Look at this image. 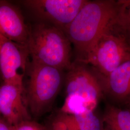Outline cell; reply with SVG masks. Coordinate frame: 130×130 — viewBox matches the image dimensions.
I'll return each mask as SVG.
<instances>
[{
    "mask_svg": "<svg viewBox=\"0 0 130 130\" xmlns=\"http://www.w3.org/2000/svg\"><path fill=\"white\" fill-rule=\"evenodd\" d=\"M72 116L78 130H104L102 116L95 110L87 109Z\"/></svg>",
    "mask_w": 130,
    "mask_h": 130,
    "instance_id": "obj_13",
    "label": "cell"
},
{
    "mask_svg": "<svg viewBox=\"0 0 130 130\" xmlns=\"http://www.w3.org/2000/svg\"><path fill=\"white\" fill-rule=\"evenodd\" d=\"M28 56L27 50L0 34V71L4 83L24 89Z\"/></svg>",
    "mask_w": 130,
    "mask_h": 130,
    "instance_id": "obj_7",
    "label": "cell"
},
{
    "mask_svg": "<svg viewBox=\"0 0 130 130\" xmlns=\"http://www.w3.org/2000/svg\"><path fill=\"white\" fill-rule=\"evenodd\" d=\"M130 59V45L108 27L96 42L87 64L106 77Z\"/></svg>",
    "mask_w": 130,
    "mask_h": 130,
    "instance_id": "obj_4",
    "label": "cell"
},
{
    "mask_svg": "<svg viewBox=\"0 0 130 130\" xmlns=\"http://www.w3.org/2000/svg\"><path fill=\"white\" fill-rule=\"evenodd\" d=\"M29 71L26 99L31 116L37 119L51 109L65 75L61 70L33 62Z\"/></svg>",
    "mask_w": 130,
    "mask_h": 130,
    "instance_id": "obj_3",
    "label": "cell"
},
{
    "mask_svg": "<svg viewBox=\"0 0 130 130\" xmlns=\"http://www.w3.org/2000/svg\"><path fill=\"white\" fill-rule=\"evenodd\" d=\"M130 107V106H129V107Z\"/></svg>",
    "mask_w": 130,
    "mask_h": 130,
    "instance_id": "obj_17",
    "label": "cell"
},
{
    "mask_svg": "<svg viewBox=\"0 0 130 130\" xmlns=\"http://www.w3.org/2000/svg\"><path fill=\"white\" fill-rule=\"evenodd\" d=\"M0 115L11 126L31 120L24 89L3 82L0 85Z\"/></svg>",
    "mask_w": 130,
    "mask_h": 130,
    "instance_id": "obj_9",
    "label": "cell"
},
{
    "mask_svg": "<svg viewBox=\"0 0 130 130\" xmlns=\"http://www.w3.org/2000/svg\"><path fill=\"white\" fill-rule=\"evenodd\" d=\"M109 27L130 44V0H116Z\"/></svg>",
    "mask_w": 130,
    "mask_h": 130,
    "instance_id": "obj_12",
    "label": "cell"
},
{
    "mask_svg": "<svg viewBox=\"0 0 130 130\" xmlns=\"http://www.w3.org/2000/svg\"><path fill=\"white\" fill-rule=\"evenodd\" d=\"M0 130H14L12 127L5 121L0 115Z\"/></svg>",
    "mask_w": 130,
    "mask_h": 130,
    "instance_id": "obj_16",
    "label": "cell"
},
{
    "mask_svg": "<svg viewBox=\"0 0 130 130\" xmlns=\"http://www.w3.org/2000/svg\"><path fill=\"white\" fill-rule=\"evenodd\" d=\"M30 32V27L19 8L7 1H0V34L28 50Z\"/></svg>",
    "mask_w": 130,
    "mask_h": 130,
    "instance_id": "obj_10",
    "label": "cell"
},
{
    "mask_svg": "<svg viewBox=\"0 0 130 130\" xmlns=\"http://www.w3.org/2000/svg\"><path fill=\"white\" fill-rule=\"evenodd\" d=\"M87 0H24V6L38 22L49 24L64 31Z\"/></svg>",
    "mask_w": 130,
    "mask_h": 130,
    "instance_id": "obj_6",
    "label": "cell"
},
{
    "mask_svg": "<svg viewBox=\"0 0 130 130\" xmlns=\"http://www.w3.org/2000/svg\"><path fill=\"white\" fill-rule=\"evenodd\" d=\"M87 109H91L82 98L75 95H66L60 111L69 115H74Z\"/></svg>",
    "mask_w": 130,
    "mask_h": 130,
    "instance_id": "obj_14",
    "label": "cell"
},
{
    "mask_svg": "<svg viewBox=\"0 0 130 130\" xmlns=\"http://www.w3.org/2000/svg\"><path fill=\"white\" fill-rule=\"evenodd\" d=\"M12 127L14 130H47L45 126L31 120L24 121Z\"/></svg>",
    "mask_w": 130,
    "mask_h": 130,
    "instance_id": "obj_15",
    "label": "cell"
},
{
    "mask_svg": "<svg viewBox=\"0 0 130 130\" xmlns=\"http://www.w3.org/2000/svg\"><path fill=\"white\" fill-rule=\"evenodd\" d=\"M71 46L64 31L52 25L38 22L30 27L28 51L31 62L67 71L73 62Z\"/></svg>",
    "mask_w": 130,
    "mask_h": 130,
    "instance_id": "obj_2",
    "label": "cell"
},
{
    "mask_svg": "<svg viewBox=\"0 0 130 130\" xmlns=\"http://www.w3.org/2000/svg\"><path fill=\"white\" fill-rule=\"evenodd\" d=\"M104 130H130V107L106 102L102 115Z\"/></svg>",
    "mask_w": 130,
    "mask_h": 130,
    "instance_id": "obj_11",
    "label": "cell"
},
{
    "mask_svg": "<svg viewBox=\"0 0 130 130\" xmlns=\"http://www.w3.org/2000/svg\"><path fill=\"white\" fill-rule=\"evenodd\" d=\"M116 0L87 1L64 32L73 47L74 61L87 64L98 40L109 26Z\"/></svg>",
    "mask_w": 130,
    "mask_h": 130,
    "instance_id": "obj_1",
    "label": "cell"
},
{
    "mask_svg": "<svg viewBox=\"0 0 130 130\" xmlns=\"http://www.w3.org/2000/svg\"><path fill=\"white\" fill-rule=\"evenodd\" d=\"M99 75L106 102L119 107L130 106V59L107 76Z\"/></svg>",
    "mask_w": 130,
    "mask_h": 130,
    "instance_id": "obj_8",
    "label": "cell"
},
{
    "mask_svg": "<svg viewBox=\"0 0 130 130\" xmlns=\"http://www.w3.org/2000/svg\"></svg>",
    "mask_w": 130,
    "mask_h": 130,
    "instance_id": "obj_18",
    "label": "cell"
},
{
    "mask_svg": "<svg viewBox=\"0 0 130 130\" xmlns=\"http://www.w3.org/2000/svg\"><path fill=\"white\" fill-rule=\"evenodd\" d=\"M65 75L66 95L82 98L91 109L95 110L104 99L99 75L90 65L73 61Z\"/></svg>",
    "mask_w": 130,
    "mask_h": 130,
    "instance_id": "obj_5",
    "label": "cell"
}]
</instances>
